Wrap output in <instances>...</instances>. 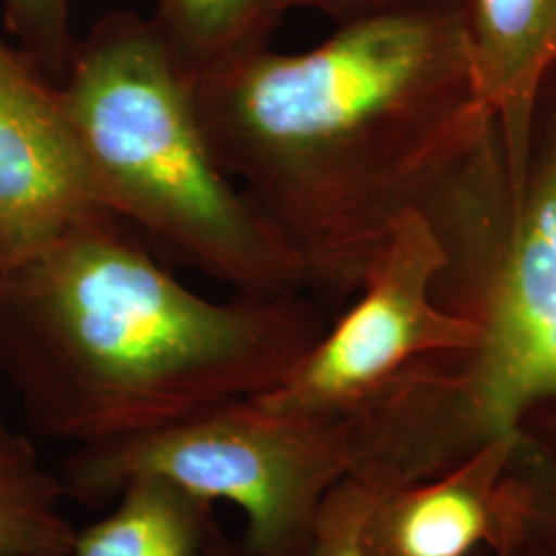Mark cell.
Wrapping results in <instances>:
<instances>
[{"instance_id": "6da1fadb", "label": "cell", "mask_w": 556, "mask_h": 556, "mask_svg": "<svg viewBox=\"0 0 556 556\" xmlns=\"http://www.w3.org/2000/svg\"><path fill=\"white\" fill-rule=\"evenodd\" d=\"M188 80L220 167L305 291L358 293L406 215L443 233L505 172L459 0L344 21L305 52L266 46Z\"/></svg>"}, {"instance_id": "7a4b0ae2", "label": "cell", "mask_w": 556, "mask_h": 556, "mask_svg": "<svg viewBox=\"0 0 556 556\" xmlns=\"http://www.w3.org/2000/svg\"><path fill=\"white\" fill-rule=\"evenodd\" d=\"M326 328L303 293L202 298L116 217L0 270V369L29 427L77 447L264 396Z\"/></svg>"}, {"instance_id": "3957f363", "label": "cell", "mask_w": 556, "mask_h": 556, "mask_svg": "<svg viewBox=\"0 0 556 556\" xmlns=\"http://www.w3.org/2000/svg\"><path fill=\"white\" fill-rule=\"evenodd\" d=\"M435 298L475 319V349L418 371L410 433L418 459L447 470L507 439L505 480L532 556H556V68L538 96L521 186L503 197Z\"/></svg>"}, {"instance_id": "277c9868", "label": "cell", "mask_w": 556, "mask_h": 556, "mask_svg": "<svg viewBox=\"0 0 556 556\" xmlns=\"http://www.w3.org/2000/svg\"><path fill=\"white\" fill-rule=\"evenodd\" d=\"M59 98L101 199L124 225L241 295L305 293L291 256L220 167L192 85L151 17H101L77 41Z\"/></svg>"}, {"instance_id": "5b68a950", "label": "cell", "mask_w": 556, "mask_h": 556, "mask_svg": "<svg viewBox=\"0 0 556 556\" xmlns=\"http://www.w3.org/2000/svg\"><path fill=\"white\" fill-rule=\"evenodd\" d=\"M160 475L248 519L250 556H309L319 511L349 477L338 418L295 417L236 400L135 438L79 445L64 462L66 497L98 505L126 480Z\"/></svg>"}, {"instance_id": "8992f818", "label": "cell", "mask_w": 556, "mask_h": 556, "mask_svg": "<svg viewBox=\"0 0 556 556\" xmlns=\"http://www.w3.org/2000/svg\"><path fill=\"white\" fill-rule=\"evenodd\" d=\"M450 264L452 250L438 223L422 213L406 215L369 268L353 307L260 402L282 415L340 417L420 358L475 349L477 321L435 298Z\"/></svg>"}, {"instance_id": "52a82bcc", "label": "cell", "mask_w": 556, "mask_h": 556, "mask_svg": "<svg viewBox=\"0 0 556 556\" xmlns=\"http://www.w3.org/2000/svg\"><path fill=\"white\" fill-rule=\"evenodd\" d=\"M100 217L116 215L85 165L59 87L0 41V270Z\"/></svg>"}, {"instance_id": "ba28073f", "label": "cell", "mask_w": 556, "mask_h": 556, "mask_svg": "<svg viewBox=\"0 0 556 556\" xmlns=\"http://www.w3.org/2000/svg\"><path fill=\"white\" fill-rule=\"evenodd\" d=\"M509 457L511 443L495 439L438 477L374 493L361 530L367 556H516Z\"/></svg>"}, {"instance_id": "9c48e42d", "label": "cell", "mask_w": 556, "mask_h": 556, "mask_svg": "<svg viewBox=\"0 0 556 556\" xmlns=\"http://www.w3.org/2000/svg\"><path fill=\"white\" fill-rule=\"evenodd\" d=\"M478 93L497 124L505 197L521 186L538 96L556 68V0H459Z\"/></svg>"}, {"instance_id": "30bf717a", "label": "cell", "mask_w": 556, "mask_h": 556, "mask_svg": "<svg viewBox=\"0 0 556 556\" xmlns=\"http://www.w3.org/2000/svg\"><path fill=\"white\" fill-rule=\"evenodd\" d=\"M118 507L77 530L71 556H200L219 526L211 501L160 475L119 489Z\"/></svg>"}, {"instance_id": "8fae6325", "label": "cell", "mask_w": 556, "mask_h": 556, "mask_svg": "<svg viewBox=\"0 0 556 556\" xmlns=\"http://www.w3.org/2000/svg\"><path fill=\"white\" fill-rule=\"evenodd\" d=\"M64 497L29 439L0 418V556H71L77 528Z\"/></svg>"}, {"instance_id": "7c38bea8", "label": "cell", "mask_w": 556, "mask_h": 556, "mask_svg": "<svg viewBox=\"0 0 556 556\" xmlns=\"http://www.w3.org/2000/svg\"><path fill=\"white\" fill-rule=\"evenodd\" d=\"M151 20L190 79L266 48L282 15L275 0H155Z\"/></svg>"}, {"instance_id": "4fadbf2b", "label": "cell", "mask_w": 556, "mask_h": 556, "mask_svg": "<svg viewBox=\"0 0 556 556\" xmlns=\"http://www.w3.org/2000/svg\"><path fill=\"white\" fill-rule=\"evenodd\" d=\"M9 27L40 71L64 77L77 40L71 31L73 0H0Z\"/></svg>"}, {"instance_id": "5bb4252c", "label": "cell", "mask_w": 556, "mask_h": 556, "mask_svg": "<svg viewBox=\"0 0 556 556\" xmlns=\"http://www.w3.org/2000/svg\"><path fill=\"white\" fill-rule=\"evenodd\" d=\"M371 498L374 493L357 480H340L321 505L309 556H367L361 544V530ZM477 556L493 555L482 551Z\"/></svg>"}, {"instance_id": "9a60e30c", "label": "cell", "mask_w": 556, "mask_h": 556, "mask_svg": "<svg viewBox=\"0 0 556 556\" xmlns=\"http://www.w3.org/2000/svg\"><path fill=\"white\" fill-rule=\"evenodd\" d=\"M275 2L282 17L293 9H305V11H318L338 23H344V21L358 20V17L386 13V11L435 4L443 0H275Z\"/></svg>"}, {"instance_id": "2e32d148", "label": "cell", "mask_w": 556, "mask_h": 556, "mask_svg": "<svg viewBox=\"0 0 556 556\" xmlns=\"http://www.w3.org/2000/svg\"><path fill=\"white\" fill-rule=\"evenodd\" d=\"M200 556H250L248 555V551H245V546H243V542L241 540H231V538L227 536L223 530H220V526L215 528V532H213V536L208 540V544H206V548L202 551V555Z\"/></svg>"}]
</instances>
